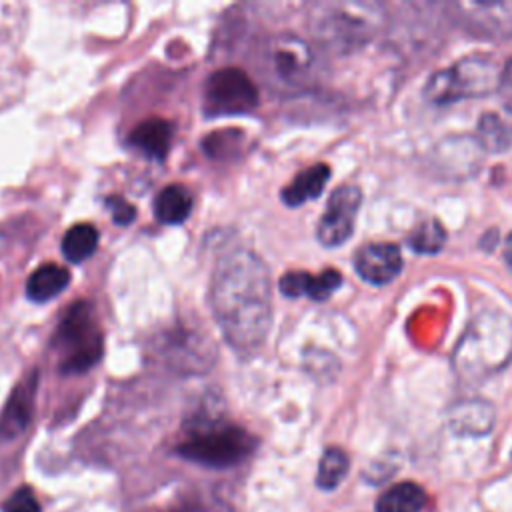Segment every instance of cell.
Masks as SVG:
<instances>
[{
    "label": "cell",
    "instance_id": "1",
    "mask_svg": "<svg viewBox=\"0 0 512 512\" xmlns=\"http://www.w3.org/2000/svg\"><path fill=\"white\" fill-rule=\"evenodd\" d=\"M212 314L238 354L256 352L272 324V288L266 264L250 250L222 256L210 280Z\"/></svg>",
    "mask_w": 512,
    "mask_h": 512
},
{
    "label": "cell",
    "instance_id": "2",
    "mask_svg": "<svg viewBox=\"0 0 512 512\" xmlns=\"http://www.w3.org/2000/svg\"><path fill=\"white\" fill-rule=\"evenodd\" d=\"M512 362V318L502 310H482L464 328L452 364L466 382H484Z\"/></svg>",
    "mask_w": 512,
    "mask_h": 512
},
{
    "label": "cell",
    "instance_id": "3",
    "mask_svg": "<svg viewBox=\"0 0 512 512\" xmlns=\"http://www.w3.org/2000/svg\"><path fill=\"white\" fill-rule=\"evenodd\" d=\"M500 70L486 54H472L450 68L438 70L426 82L424 94L434 104H452L462 98H478L498 90Z\"/></svg>",
    "mask_w": 512,
    "mask_h": 512
},
{
    "label": "cell",
    "instance_id": "4",
    "mask_svg": "<svg viewBox=\"0 0 512 512\" xmlns=\"http://www.w3.org/2000/svg\"><path fill=\"white\" fill-rule=\"evenodd\" d=\"M56 350L60 352V370L80 374L90 370L102 356V332L90 302H76L68 308L56 330Z\"/></svg>",
    "mask_w": 512,
    "mask_h": 512
},
{
    "label": "cell",
    "instance_id": "5",
    "mask_svg": "<svg viewBox=\"0 0 512 512\" xmlns=\"http://www.w3.org/2000/svg\"><path fill=\"white\" fill-rule=\"evenodd\" d=\"M256 440L238 426H212L200 428L182 440L176 452L192 462L212 466V468H226L238 464L254 450Z\"/></svg>",
    "mask_w": 512,
    "mask_h": 512
},
{
    "label": "cell",
    "instance_id": "6",
    "mask_svg": "<svg viewBox=\"0 0 512 512\" xmlns=\"http://www.w3.org/2000/svg\"><path fill=\"white\" fill-rule=\"evenodd\" d=\"M258 106V90L240 68H220L204 84L202 110L208 118L240 116Z\"/></svg>",
    "mask_w": 512,
    "mask_h": 512
},
{
    "label": "cell",
    "instance_id": "7",
    "mask_svg": "<svg viewBox=\"0 0 512 512\" xmlns=\"http://www.w3.org/2000/svg\"><path fill=\"white\" fill-rule=\"evenodd\" d=\"M386 22V12L380 4L354 2L330 6L320 20V30L326 38L336 44L356 46L368 42L374 34L382 30Z\"/></svg>",
    "mask_w": 512,
    "mask_h": 512
},
{
    "label": "cell",
    "instance_id": "8",
    "mask_svg": "<svg viewBox=\"0 0 512 512\" xmlns=\"http://www.w3.org/2000/svg\"><path fill=\"white\" fill-rule=\"evenodd\" d=\"M362 204V192L354 184L338 186L326 204L322 218L318 220L316 236L326 248L342 246L354 232L358 208Z\"/></svg>",
    "mask_w": 512,
    "mask_h": 512
},
{
    "label": "cell",
    "instance_id": "9",
    "mask_svg": "<svg viewBox=\"0 0 512 512\" xmlns=\"http://www.w3.org/2000/svg\"><path fill=\"white\" fill-rule=\"evenodd\" d=\"M454 18L472 34L486 38L512 36V2L492 4H454Z\"/></svg>",
    "mask_w": 512,
    "mask_h": 512
},
{
    "label": "cell",
    "instance_id": "10",
    "mask_svg": "<svg viewBox=\"0 0 512 512\" xmlns=\"http://www.w3.org/2000/svg\"><path fill=\"white\" fill-rule=\"evenodd\" d=\"M402 254L394 242H370L358 248L354 268L358 276L374 286L392 282L402 270Z\"/></svg>",
    "mask_w": 512,
    "mask_h": 512
},
{
    "label": "cell",
    "instance_id": "11",
    "mask_svg": "<svg viewBox=\"0 0 512 512\" xmlns=\"http://www.w3.org/2000/svg\"><path fill=\"white\" fill-rule=\"evenodd\" d=\"M34 394H36V372H30V376L18 382L10 392V398L0 414V438L10 440L20 436L26 430L32 416Z\"/></svg>",
    "mask_w": 512,
    "mask_h": 512
},
{
    "label": "cell",
    "instance_id": "12",
    "mask_svg": "<svg viewBox=\"0 0 512 512\" xmlns=\"http://www.w3.org/2000/svg\"><path fill=\"white\" fill-rule=\"evenodd\" d=\"M342 284V276L338 270H324L318 276H312L308 272L302 270H292L286 272L280 282L278 288L284 296L288 298H298V296H308L316 302L326 300L332 292H336V288Z\"/></svg>",
    "mask_w": 512,
    "mask_h": 512
},
{
    "label": "cell",
    "instance_id": "13",
    "mask_svg": "<svg viewBox=\"0 0 512 512\" xmlns=\"http://www.w3.org/2000/svg\"><path fill=\"white\" fill-rule=\"evenodd\" d=\"M272 62H274L276 74L284 82L296 84V82H302V78H306L312 66V54H310V48L300 38L286 36V38H280L272 48Z\"/></svg>",
    "mask_w": 512,
    "mask_h": 512
},
{
    "label": "cell",
    "instance_id": "14",
    "mask_svg": "<svg viewBox=\"0 0 512 512\" xmlns=\"http://www.w3.org/2000/svg\"><path fill=\"white\" fill-rule=\"evenodd\" d=\"M128 142L144 156L164 160L172 142V124L164 118H148L130 132Z\"/></svg>",
    "mask_w": 512,
    "mask_h": 512
},
{
    "label": "cell",
    "instance_id": "15",
    "mask_svg": "<svg viewBox=\"0 0 512 512\" xmlns=\"http://www.w3.org/2000/svg\"><path fill=\"white\" fill-rule=\"evenodd\" d=\"M448 424L458 434H488L494 424V410L484 400H464L450 408Z\"/></svg>",
    "mask_w": 512,
    "mask_h": 512
},
{
    "label": "cell",
    "instance_id": "16",
    "mask_svg": "<svg viewBox=\"0 0 512 512\" xmlns=\"http://www.w3.org/2000/svg\"><path fill=\"white\" fill-rule=\"evenodd\" d=\"M328 178H330V168L322 162L302 170L288 186L282 188V202L296 208L312 198H318Z\"/></svg>",
    "mask_w": 512,
    "mask_h": 512
},
{
    "label": "cell",
    "instance_id": "17",
    "mask_svg": "<svg viewBox=\"0 0 512 512\" xmlns=\"http://www.w3.org/2000/svg\"><path fill=\"white\" fill-rule=\"evenodd\" d=\"M70 282V272L58 264H42L38 266L26 280V296L32 302H48L56 298Z\"/></svg>",
    "mask_w": 512,
    "mask_h": 512
},
{
    "label": "cell",
    "instance_id": "18",
    "mask_svg": "<svg viewBox=\"0 0 512 512\" xmlns=\"http://www.w3.org/2000/svg\"><path fill=\"white\" fill-rule=\"evenodd\" d=\"M192 212V196L182 184L164 186L154 198V214L162 224H182Z\"/></svg>",
    "mask_w": 512,
    "mask_h": 512
},
{
    "label": "cell",
    "instance_id": "19",
    "mask_svg": "<svg viewBox=\"0 0 512 512\" xmlns=\"http://www.w3.org/2000/svg\"><path fill=\"white\" fill-rule=\"evenodd\" d=\"M426 492L414 482H400L382 492L376 500V512H422Z\"/></svg>",
    "mask_w": 512,
    "mask_h": 512
},
{
    "label": "cell",
    "instance_id": "20",
    "mask_svg": "<svg viewBox=\"0 0 512 512\" xmlns=\"http://www.w3.org/2000/svg\"><path fill=\"white\" fill-rule=\"evenodd\" d=\"M98 246V230L92 224L80 222L66 230L62 238V254L70 262H84L94 254Z\"/></svg>",
    "mask_w": 512,
    "mask_h": 512
},
{
    "label": "cell",
    "instance_id": "21",
    "mask_svg": "<svg viewBox=\"0 0 512 512\" xmlns=\"http://www.w3.org/2000/svg\"><path fill=\"white\" fill-rule=\"evenodd\" d=\"M348 468H350V458L342 448L338 446L326 448L318 462V472H316L318 488L334 490L346 478Z\"/></svg>",
    "mask_w": 512,
    "mask_h": 512
},
{
    "label": "cell",
    "instance_id": "22",
    "mask_svg": "<svg viewBox=\"0 0 512 512\" xmlns=\"http://www.w3.org/2000/svg\"><path fill=\"white\" fill-rule=\"evenodd\" d=\"M478 142L488 152H504L512 146V124L496 114H484L478 120Z\"/></svg>",
    "mask_w": 512,
    "mask_h": 512
},
{
    "label": "cell",
    "instance_id": "23",
    "mask_svg": "<svg viewBox=\"0 0 512 512\" xmlns=\"http://www.w3.org/2000/svg\"><path fill=\"white\" fill-rule=\"evenodd\" d=\"M446 244V230L436 218H428L414 226L408 234V246L418 254H436Z\"/></svg>",
    "mask_w": 512,
    "mask_h": 512
},
{
    "label": "cell",
    "instance_id": "24",
    "mask_svg": "<svg viewBox=\"0 0 512 512\" xmlns=\"http://www.w3.org/2000/svg\"><path fill=\"white\" fill-rule=\"evenodd\" d=\"M202 144H204V152L208 156L220 158V156H224V150H232L242 144V132H236V130L214 132Z\"/></svg>",
    "mask_w": 512,
    "mask_h": 512
},
{
    "label": "cell",
    "instance_id": "25",
    "mask_svg": "<svg viewBox=\"0 0 512 512\" xmlns=\"http://www.w3.org/2000/svg\"><path fill=\"white\" fill-rule=\"evenodd\" d=\"M2 510L4 512H42L38 498L28 486H20L16 492H12L6 498Z\"/></svg>",
    "mask_w": 512,
    "mask_h": 512
},
{
    "label": "cell",
    "instance_id": "26",
    "mask_svg": "<svg viewBox=\"0 0 512 512\" xmlns=\"http://www.w3.org/2000/svg\"><path fill=\"white\" fill-rule=\"evenodd\" d=\"M106 206L112 214V220L120 226H128L136 218V208L130 202H126L122 196H108Z\"/></svg>",
    "mask_w": 512,
    "mask_h": 512
},
{
    "label": "cell",
    "instance_id": "27",
    "mask_svg": "<svg viewBox=\"0 0 512 512\" xmlns=\"http://www.w3.org/2000/svg\"><path fill=\"white\" fill-rule=\"evenodd\" d=\"M496 92H498L504 108L512 112V58L500 70V82H498V90Z\"/></svg>",
    "mask_w": 512,
    "mask_h": 512
},
{
    "label": "cell",
    "instance_id": "28",
    "mask_svg": "<svg viewBox=\"0 0 512 512\" xmlns=\"http://www.w3.org/2000/svg\"><path fill=\"white\" fill-rule=\"evenodd\" d=\"M504 262L512 270V232L508 234V238L504 242Z\"/></svg>",
    "mask_w": 512,
    "mask_h": 512
}]
</instances>
